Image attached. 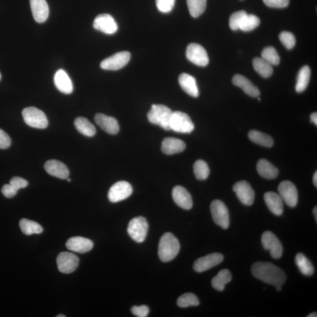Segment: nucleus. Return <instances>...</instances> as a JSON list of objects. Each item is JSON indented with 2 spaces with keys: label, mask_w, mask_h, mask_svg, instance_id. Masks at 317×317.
<instances>
[{
  "label": "nucleus",
  "mask_w": 317,
  "mask_h": 317,
  "mask_svg": "<svg viewBox=\"0 0 317 317\" xmlns=\"http://www.w3.org/2000/svg\"><path fill=\"white\" fill-rule=\"evenodd\" d=\"M296 264L301 273L306 276H311L315 271L312 263L303 253L297 254L296 256Z\"/></svg>",
  "instance_id": "nucleus-33"
},
{
  "label": "nucleus",
  "mask_w": 317,
  "mask_h": 317,
  "mask_svg": "<svg viewBox=\"0 0 317 317\" xmlns=\"http://www.w3.org/2000/svg\"><path fill=\"white\" fill-rule=\"evenodd\" d=\"M279 195L290 208L296 207L298 202V192L296 186L288 180L280 183L278 188Z\"/></svg>",
  "instance_id": "nucleus-13"
},
{
  "label": "nucleus",
  "mask_w": 317,
  "mask_h": 317,
  "mask_svg": "<svg viewBox=\"0 0 317 317\" xmlns=\"http://www.w3.org/2000/svg\"><path fill=\"white\" fill-rule=\"evenodd\" d=\"M24 122L28 126L37 129H45L49 125L46 114L36 107H26L22 112Z\"/></svg>",
  "instance_id": "nucleus-4"
},
{
  "label": "nucleus",
  "mask_w": 317,
  "mask_h": 317,
  "mask_svg": "<svg viewBox=\"0 0 317 317\" xmlns=\"http://www.w3.org/2000/svg\"><path fill=\"white\" fill-rule=\"evenodd\" d=\"M1 192L5 198H12L17 195L18 190L9 183L2 186Z\"/></svg>",
  "instance_id": "nucleus-47"
},
{
  "label": "nucleus",
  "mask_w": 317,
  "mask_h": 317,
  "mask_svg": "<svg viewBox=\"0 0 317 317\" xmlns=\"http://www.w3.org/2000/svg\"><path fill=\"white\" fill-rule=\"evenodd\" d=\"M246 12L245 11H239L231 15L229 19V27L231 30L233 31L239 30L240 21Z\"/></svg>",
  "instance_id": "nucleus-41"
},
{
  "label": "nucleus",
  "mask_w": 317,
  "mask_h": 317,
  "mask_svg": "<svg viewBox=\"0 0 317 317\" xmlns=\"http://www.w3.org/2000/svg\"><path fill=\"white\" fill-rule=\"evenodd\" d=\"M67 180H68V182H71V180L70 179L68 178Z\"/></svg>",
  "instance_id": "nucleus-54"
},
{
  "label": "nucleus",
  "mask_w": 317,
  "mask_h": 317,
  "mask_svg": "<svg viewBox=\"0 0 317 317\" xmlns=\"http://www.w3.org/2000/svg\"><path fill=\"white\" fill-rule=\"evenodd\" d=\"M172 111L163 105H153L148 113V119L152 124L157 125L161 128L170 131V120Z\"/></svg>",
  "instance_id": "nucleus-3"
},
{
  "label": "nucleus",
  "mask_w": 317,
  "mask_h": 317,
  "mask_svg": "<svg viewBox=\"0 0 317 317\" xmlns=\"http://www.w3.org/2000/svg\"><path fill=\"white\" fill-rule=\"evenodd\" d=\"M172 197L175 204L185 210H190L193 206L191 195L185 188L176 186L172 190Z\"/></svg>",
  "instance_id": "nucleus-18"
},
{
  "label": "nucleus",
  "mask_w": 317,
  "mask_h": 317,
  "mask_svg": "<svg viewBox=\"0 0 317 317\" xmlns=\"http://www.w3.org/2000/svg\"><path fill=\"white\" fill-rule=\"evenodd\" d=\"M233 84L240 88L247 95L252 97H259L261 93L259 89L248 79L242 75L237 74L232 79Z\"/></svg>",
  "instance_id": "nucleus-24"
},
{
  "label": "nucleus",
  "mask_w": 317,
  "mask_h": 317,
  "mask_svg": "<svg viewBox=\"0 0 317 317\" xmlns=\"http://www.w3.org/2000/svg\"><path fill=\"white\" fill-rule=\"evenodd\" d=\"M11 144V138L3 130L0 129V149H7Z\"/></svg>",
  "instance_id": "nucleus-46"
},
{
  "label": "nucleus",
  "mask_w": 317,
  "mask_h": 317,
  "mask_svg": "<svg viewBox=\"0 0 317 317\" xmlns=\"http://www.w3.org/2000/svg\"><path fill=\"white\" fill-rule=\"evenodd\" d=\"M233 191L235 192L238 199L246 206H251L255 201V192L250 184L242 180L234 184Z\"/></svg>",
  "instance_id": "nucleus-15"
},
{
  "label": "nucleus",
  "mask_w": 317,
  "mask_h": 317,
  "mask_svg": "<svg viewBox=\"0 0 317 317\" xmlns=\"http://www.w3.org/2000/svg\"><path fill=\"white\" fill-rule=\"evenodd\" d=\"M30 6L35 21L39 23L46 21L49 16V7L46 0H30Z\"/></svg>",
  "instance_id": "nucleus-20"
},
{
  "label": "nucleus",
  "mask_w": 317,
  "mask_h": 317,
  "mask_svg": "<svg viewBox=\"0 0 317 317\" xmlns=\"http://www.w3.org/2000/svg\"><path fill=\"white\" fill-rule=\"evenodd\" d=\"M177 306L182 308L199 305V300L196 295L193 293H185L182 295L177 301Z\"/></svg>",
  "instance_id": "nucleus-38"
},
{
  "label": "nucleus",
  "mask_w": 317,
  "mask_h": 317,
  "mask_svg": "<svg viewBox=\"0 0 317 317\" xmlns=\"http://www.w3.org/2000/svg\"><path fill=\"white\" fill-rule=\"evenodd\" d=\"M66 246L71 251L84 254L93 249L94 243L87 238L77 236L69 239L66 243Z\"/></svg>",
  "instance_id": "nucleus-19"
},
{
  "label": "nucleus",
  "mask_w": 317,
  "mask_h": 317,
  "mask_svg": "<svg viewBox=\"0 0 317 317\" xmlns=\"http://www.w3.org/2000/svg\"><path fill=\"white\" fill-rule=\"evenodd\" d=\"M193 170L196 178L201 180L207 179L210 174V169L208 164L202 160L196 161L193 165Z\"/></svg>",
  "instance_id": "nucleus-37"
},
{
  "label": "nucleus",
  "mask_w": 317,
  "mask_h": 317,
  "mask_svg": "<svg viewBox=\"0 0 317 317\" xmlns=\"http://www.w3.org/2000/svg\"><path fill=\"white\" fill-rule=\"evenodd\" d=\"M313 181L314 185H315L316 186V188H317V171L315 173V174H314L313 178Z\"/></svg>",
  "instance_id": "nucleus-49"
},
{
  "label": "nucleus",
  "mask_w": 317,
  "mask_h": 317,
  "mask_svg": "<svg viewBox=\"0 0 317 317\" xmlns=\"http://www.w3.org/2000/svg\"><path fill=\"white\" fill-rule=\"evenodd\" d=\"M47 173L50 175L61 179H66L69 175L68 167L64 163L57 160L47 161L44 165Z\"/></svg>",
  "instance_id": "nucleus-21"
},
{
  "label": "nucleus",
  "mask_w": 317,
  "mask_h": 317,
  "mask_svg": "<svg viewBox=\"0 0 317 317\" xmlns=\"http://www.w3.org/2000/svg\"><path fill=\"white\" fill-rule=\"evenodd\" d=\"M261 20L258 17L253 14L247 13L243 16L239 25V30L245 32L251 31L259 27Z\"/></svg>",
  "instance_id": "nucleus-35"
},
{
  "label": "nucleus",
  "mask_w": 317,
  "mask_h": 317,
  "mask_svg": "<svg viewBox=\"0 0 317 317\" xmlns=\"http://www.w3.org/2000/svg\"><path fill=\"white\" fill-rule=\"evenodd\" d=\"M180 243L172 233H166L161 236L158 247V256L163 262L172 261L179 252Z\"/></svg>",
  "instance_id": "nucleus-2"
},
{
  "label": "nucleus",
  "mask_w": 317,
  "mask_h": 317,
  "mask_svg": "<svg viewBox=\"0 0 317 317\" xmlns=\"http://www.w3.org/2000/svg\"><path fill=\"white\" fill-rule=\"evenodd\" d=\"M262 58L270 63L271 65H277L280 61V56L277 51L272 47H266L263 50Z\"/></svg>",
  "instance_id": "nucleus-39"
},
{
  "label": "nucleus",
  "mask_w": 317,
  "mask_h": 317,
  "mask_svg": "<svg viewBox=\"0 0 317 317\" xmlns=\"http://www.w3.org/2000/svg\"><path fill=\"white\" fill-rule=\"evenodd\" d=\"M95 122L105 132L110 135H116L119 131V125L115 118L104 115L103 113H97L95 116Z\"/></svg>",
  "instance_id": "nucleus-17"
},
{
  "label": "nucleus",
  "mask_w": 317,
  "mask_h": 317,
  "mask_svg": "<svg viewBox=\"0 0 317 317\" xmlns=\"http://www.w3.org/2000/svg\"><path fill=\"white\" fill-rule=\"evenodd\" d=\"M79 258L74 254L62 252L56 258V264L60 272L70 274L77 269L79 265Z\"/></svg>",
  "instance_id": "nucleus-12"
},
{
  "label": "nucleus",
  "mask_w": 317,
  "mask_h": 317,
  "mask_svg": "<svg viewBox=\"0 0 317 317\" xmlns=\"http://www.w3.org/2000/svg\"><path fill=\"white\" fill-rule=\"evenodd\" d=\"M175 0H156L158 10L163 13H168L172 10Z\"/></svg>",
  "instance_id": "nucleus-42"
},
{
  "label": "nucleus",
  "mask_w": 317,
  "mask_h": 317,
  "mask_svg": "<svg viewBox=\"0 0 317 317\" xmlns=\"http://www.w3.org/2000/svg\"><path fill=\"white\" fill-rule=\"evenodd\" d=\"M131 53L128 52H122L115 53L103 60L100 66L105 70L116 71L124 67L131 59Z\"/></svg>",
  "instance_id": "nucleus-8"
},
{
  "label": "nucleus",
  "mask_w": 317,
  "mask_h": 317,
  "mask_svg": "<svg viewBox=\"0 0 317 317\" xmlns=\"http://www.w3.org/2000/svg\"><path fill=\"white\" fill-rule=\"evenodd\" d=\"M264 4L269 7L283 8L289 4L290 0H263Z\"/></svg>",
  "instance_id": "nucleus-43"
},
{
  "label": "nucleus",
  "mask_w": 317,
  "mask_h": 317,
  "mask_svg": "<svg viewBox=\"0 0 317 317\" xmlns=\"http://www.w3.org/2000/svg\"><path fill=\"white\" fill-rule=\"evenodd\" d=\"M9 184L14 188L18 190L20 189L26 188L28 185V183L26 180H25L20 177H14L10 180Z\"/></svg>",
  "instance_id": "nucleus-45"
},
{
  "label": "nucleus",
  "mask_w": 317,
  "mask_h": 317,
  "mask_svg": "<svg viewBox=\"0 0 317 317\" xmlns=\"http://www.w3.org/2000/svg\"><path fill=\"white\" fill-rule=\"evenodd\" d=\"M53 81L56 88L63 94H70L74 90L71 79L67 73L62 69L56 72Z\"/></svg>",
  "instance_id": "nucleus-22"
},
{
  "label": "nucleus",
  "mask_w": 317,
  "mask_h": 317,
  "mask_svg": "<svg viewBox=\"0 0 317 317\" xmlns=\"http://www.w3.org/2000/svg\"><path fill=\"white\" fill-rule=\"evenodd\" d=\"M186 56L189 61L199 66H207L209 62L207 52L198 44H189L186 49Z\"/></svg>",
  "instance_id": "nucleus-9"
},
{
  "label": "nucleus",
  "mask_w": 317,
  "mask_h": 317,
  "mask_svg": "<svg viewBox=\"0 0 317 317\" xmlns=\"http://www.w3.org/2000/svg\"><path fill=\"white\" fill-rule=\"evenodd\" d=\"M132 192L131 184L126 181H119L111 186L107 197L110 202L117 203L128 198Z\"/></svg>",
  "instance_id": "nucleus-11"
},
{
  "label": "nucleus",
  "mask_w": 317,
  "mask_h": 317,
  "mask_svg": "<svg viewBox=\"0 0 317 317\" xmlns=\"http://www.w3.org/2000/svg\"><path fill=\"white\" fill-rule=\"evenodd\" d=\"M262 243L265 250H269L272 258L278 259L283 255V246L280 240L274 233L269 231L263 233L262 236Z\"/></svg>",
  "instance_id": "nucleus-10"
},
{
  "label": "nucleus",
  "mask_w": 317,
  "mask_h": 317,
  "mask_svg": "<svg viewBox=\"0 0 317 317\" xmlns=\"http://www.w3.org/2000/svg\"><path fill=\"white\" fill-rule=\"evenodd\" d=\"M133 315L138 317H147L150 313V309L147 306H134L131 309Z\"/></svg>",
  "instance_id": "nucleus-44"
},
{
  "label": "nucleus",
  "mask_w": 317,
  "mask_h": 317,
  "mask_svg": "<svg viewBox=\"0 0 317 317\" xmlns=\"http://www.w3.org/2000/svg\"><path fill=\"white\" fill-rule=\"evenodd\" d=\"M211 211L214 223L223 229H228L230 224L229 213L224 203L220 200H214L211 202Z\"/></svg>",
  "instance_id": "nucleus-7"
},
{
  "label": "nucleus",
  "mask_w": 317,
  "mask_h": 317,
  "mask_svg": "<svg viewBox=\"0 0 317 317\" xmlns=\"http://www.w3.org/2000/svg\"><path fill=\"white\" fill-rule=\"evenodd\" d=\"M190 14L194 18L199 17L204 13L207 0H186Z\"/></svg>",
  "instance_id": "nucleus-36"
},
{
  "label": "nucleus",
  "mask_w": 317,
  "mask_h": 317,
  "mask_svg": "<svg viewBox=\"0 0 317 317\" xmlns=\"http://www.w3.org/2000/svg\"><path fill=\"white\" fill-rule=\"evenodd\" d=\"M169 125L170 130L182 134H190L195 129V125L189 116L180 111L173 112Z\"/></svg>",
  "instance_id": "nucleus-5"
},
{
  "label": "nucleus",
  "mask_w": 317,
  "mask_h": 317,
  "mask_svg": "<svg viewBox=\"0 0 317 317\" xmlns=\"http://www.w3.org/2000/svg\"><path fill=\"white\" fill-rule=\"evenodd\" d=\"M317 313L316 312H314L310 314L309 316H307V317H317Z\"/></svg>",
  "instance_id": "nucleus-51"
},
{
  "label": "nucleus",
  "mask_w": 317,
  "mask_h": 317,
  "mask_svg": "<svg viewBox=\"0 0 317 317\" xmlns=\"http://www.w3.org/2000/svg\"><path fill=\"white\" fill-rule=\"evenodd\" d=\"M313 214H314V215H315V220H316V222H317V206H316L315 209H314Z\"/></svg>",
  "instance_id": "nucleus-50"
},
{
  "label": "nucleus",
  "mask_w": 317,
  "mask_h": 317,
  "mask_svg": "<svg viewBox=\"0 0 317 317\" xmlns=\"http://www.w3.org/2000/svg\"><path fill=\"white\" fill-rule=\"evenodd\" d=\"M74 125L76 129L81 134L92 137L96 134L97 130L90 120L84 117H78L75 120Z\"/></svg>",
  "instance_id": "nucleus-28"
},
{
  "label": "nucleus",
  "mask_w": 317,
  "mask_h": 317,
  "mask_svg": "<svg viewBox=\"0 0 317 317\" xmlns=\"http://www.w3.org/2000/svg\"><path fill=\"white\" fill-rule=\"evenodd\" d=\"M257 170L260 175L265 179H273L276 178L278 175L277 168L264 158H262L258 161Z\"/></svg>",
  "instance_id": "nucleus-27"
},
{
  "label": "nucleus",
  "mask_w": 317,
  "mask_h": 317,
  "mask_svg": "<svg viewBox=\"0 0 317 317\" xmlns=\"http://www.w3.org/2000/svg\"><path fill=\"white\" fill-rule=\"evenodd\" d=\"M231 280V275L229 269H223L218 272V273L212 279L211 285L215 290L223 291L225 286Z\"/></svg>",
  "instance_id": "nucleus-29"
},
{
  "label": "nucleus",
  "mask_w": 317,
  "mask_h": 317,
  "mask_svg": "<svg viewBox=\"0 0 317 317\" xmlns=\"http://www.w3.org/2000/svg\"><path fill=\"white\" fill-rule=\"evenodd\" d=\"M249 138L253 142L262 147L270 148L274 144L273 139L270 136L256 130L249 133Z\"/></svg>",
  "instance_id": "nucleus-31"
},
{
  "label": "nucleus",
  "mask_w": 317,
  "mask_h": 317,
  "mask_svg": "<svg viewBox=\"0 0 317 317\" xmlns=\"http://www.w3.org/2000/svg\"><path fill=\"white\" fill-rule=\"evenodd\" d=\"M223 260L224 257L220 253L209 254L198 259L193 265V268L196 272H204L220 264Z\"/></svg>",
  "instance_id": "nucleus-16"
},
{
  "label": "nucleus",
  "mask_w": 317,
  "mask_h": 317,
  "mask_svg": "<svg viewBox=\"0 0 317 317\" xmlns=\"http://www.w3.org/2000/svg\"><path fill=\"white\" fill-rule=\"evenodd\" d=\"M311 77V69L309 66H304L298 74L296 90L298 93H303L308 87Z\"/></svg>",
  "instance_id": "nucleus-30"
},
{
  "label": "nucleus",
  "mask_w": 317,
  "mask_h": 317,
  "mask_svg": "<svg viewBox=\"0 0 317 317\" xmlns=\"http://www.w3.org/2000/svg\"><path fill=\"white\" fill-rule=\"evenodd\" d=\"M93 27L95 30L108 35H112L118 31V24L109 14H103L95 18Z\"/></svg>",
  "instance_id": "nucleus-14"
},
{
  "label": "nucleus",
  "mask_w": 317,
  "mask_h": 317,
  "mask_svg": "<svg viewBox=\"0 0 317 317\" xmlns=\"http://www.w3.org/2000/svg\"><path fill=\"white\" fill-rule=\"evenodd\" d=\"M279 39L283 46L288 50L293 49L296 45V38L290 32L283 31L279 35Z\"/></svg>",
  "instance_id": "nucleus-40"
},
{
  "label": "nucleus",
  "mask_w": 317,
  "mask_h": 317,
  "mask_svg": "<svg viewBox=\"0 0 317 317\" xmlns=\"http://www.w3.org/2000/svg\"><path fill=\"white\" fill-rule=\"evenodd\" d=\"M185 143L180 139L174 138H167L161 143V150L166 155H174L181 153L185 150Z\"/></svg>",
  "instance_id": "nucleus-25"
},
{
  "label": "nucleus",
  "mask_w": 317,
  "mask_h": 317,
  "mask_svg": "<svg viewBox=\"0 0 317 317\" xmlns=\"http://www.w3.org/2000/svg\"><path fill=\"white\" fill-rule=\"evenodd\" d=\"M149 225L147 219L139 216L133 218L129 221L128 233L133 240L137 243L144 242L147 237Z\"/></svg>",
  "instance_id": "nucleus-6"
},
{
  "label": "nucleus",
  "mask_w": 317,
  "mask_h": 317,
  "mask_svg": "<svg viewBox=\"0 0 317 317\" xmlns=\"http://www.w3.org/2000/svg\"><path fill=\"white\" fill-rule=\"evenodd\" d=\"M66 316L65 315H59L58 316H57L56 317H65Z\"/></svg>",
  "instance_id": "nucleus-53"
},
{
  "label": "nucleus",
  "mask_w": 317,
  "mask_h": 317,
  "mask_svg": "<svg viewBox=\"0 0 317 317\" xmlns=\"http://www.w3.org/2000/svg\"><path fill=\"white\" fill-rule=\"evenodd\" d=\"M1 74H0V79H1Z\"/></svg>",
  "instance_id": "nucleus-56"
},
{
  "label": "nucleus",
  "mask_w": 317,
  "mask_h": 317,
  "mask_svg": "<svg viewBox=\"0 0 317 317\" xmlns=\"http://www.w3.org/2000/svg\"><path fill=\"white\" fill-rule=\"evenodd\" d=\"M179 83L182 90L192 97H199V92L196 79L192 76L183 73L179 77Z\"/></svg>",
  "instance_id": "nucleus-26"
},
{
  "label": "nucleus",
  "mask_w": 317,
  "mask_h": 317,
  "mask_svg": "<svg viewBox=\"0 0 317 317\" xmlns=\"http://www.w3.org/2000/svg\"><path fill=\"white\" fill-rule=\"evenodd\" d=\"M311 120L316 126H317V113L314 112L310 116Z\"/></svg>",
  "instance_id": "nucleus-48"
},
{
  "label": "nucleus",
  "mask_w": 317,
  "mask_h": 317,
  "mask_svg": "<svg viewBox=\"0 0 317 317\" xmlns=\"http://www.w3.org/2000/svg\"><path fill=\"white\" fill-rule=\"evenodd\" d=\"M266 205L271 213L281 215L283 213V201L280 196L273 192L265 193L264 196Z\"/></svg>",
  "instance_id": "nucleus-23"
},
{
  "label": "nucleus",
  "mask_w": 317,
  "mask_h": 317,
  "mask_svg": "<svg viewBox=\"0 0 317 317\" xmlns=\"http://www.w3.org/2000/svg\"><path fill=\"white\" fill-rule=\"evenodd\" d=\"M258 100H259V101H261V98H258Z\"/></svg>",
  "instance_id": "nucleus-55"
},
{
  "label": "nucleus",
  "mask_w": 317,
  "mask_h": 317,
  "mask_svg": "<svg viewBox=\"0 0 317 317\" xmlns=\"http://www.w3.org/2000/svg\"><path fill=\"white\" fill-rule=\"evenodd\" d=\"M252 272L257 278L275 286L283 285L286 280L284 272L270 263H256L252 265Z\"/></svg>",
  "instance_id": "nucleus-1"
},
{
  "label": "nucleus",
  "mask_w": 317,
  "mask_h": 317,
  "mask_svg": "<svg viewBox=\"0 0 317 317\" xmlns=\"http://www.w3.org/2000/svg\"><path fill=\"white\" fill-rule=\"evenodd\" d=\"M254 69L263 78L271 77L273 72L272 65L262 58H255L253 61Z\"/></svg>",
  "instance_id": "nucleus-32"
},
{
  "label": "nucleus",
  "mask_w": 317,
  "mask_h": 317,
  "mask_svg": "<svg viewBox=\"0 0 317 317\" xmlns=\"http://www.w3.org/2000/svg\"><path fill=\"white\" fill-rule=\"evenodd\" d=\"M20 227L25 235H32L34 234H40L43 231V228L36 221L23 218L20 221Z\"/></svg>",
  "instance_id": "nucleus-34"
},
{
  "label": "nucleus",
  "mask_w": 317,
  "mask_h": 317,
  "mask_svg": "<svg viewBox=\"0 0 317 317\" xmlns=\"http://www.w3.org/2000/svg\"><path fill=\"white\" fill-rule=\"evenodd\" d=\"M281 286L282 285H276V286H275V289H276L277 291H280L282 290Z\"/></svg>",
  "instance_id": "nucleus-52"
}]
</instances>
